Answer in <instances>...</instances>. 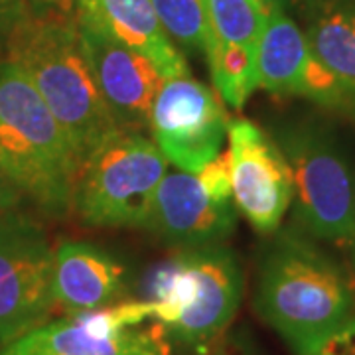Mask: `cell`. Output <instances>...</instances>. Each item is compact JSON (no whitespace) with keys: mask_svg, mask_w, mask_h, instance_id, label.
Returning <instances> with one entry per match:
<instances>
[{"mask_svg":"<svg viewBox=\"0 0 355 355\" xmlns=\"http://www.w3.org/2000/svg\"><path fill=\"white\" fill-rule=\"evenodd\" d=\"M292 178L294 225L345 249L355 231V160L331 114L292 111L268 123Z\"/></svg>","mask_w":355,"mask_h":355,"instance_id":"cell-3","label":"cell"},{"mask_svg":"<svg viewBox=\"0 0 355 355\" xmlns=\"http://www.w3.org/2000/svg\"><path fill=\"white\" fill-rule=\"evenodd\" d=\"M77 22L97 87L114 123L128 132H150L153 105L164 77L150 60L93 20L77 14Z\"/></svg>","mask_w":355,"mask_h":355,"instance_id":"cell-11","label":"cell"},{"mask_svg":"<svg viewBox=\"0 0 355 355\" xmlns=\"http://www.w3.org/2000/svg\"><path fill=\"white\" fill-rule=\"evenodd\" d=\"M211 30V51L205 60L221 101L241 109L259 89L257 50L266 22L259 0H203Z\"/></svg>","mask_w":355,"mask_h":355,"instance_id":"cell-13","label":"cell"},{"mask_svg":"<svg viewBox=\"0 0 355 355\" xmlns=\"http://www.w3.org/2000/svg\"><path fill=\"white\" fill-rule=\"evenodd\" d=\"M24 10L26 0H0V60L6 53L8 40L20 18L24 16Z\"/></svg>","mask_w":355,"mask_h":355,"instance_id":"cell-19","label":"cell"},{"mask_svg":"<svg viewBox=\"0 0 355 355\" xmlns=\"http://www.w3.org/2000/svg\"><path fill=\"white\" fill-rule=\"evenodd\" d=\"M22 202H26L22 191L12 184V180L0 172V219L12 211H18Z\"/></svg>","mask_w":355,"mask_h":355,"instance_id":"cell-21","label":"cell"},{"mask_svg":"<svg viewBox=\"0 0 355 355\" xmlns=\"http://www.w3.org/2000/svg\"><path fill=\"white\" fill-rule=\"evenodd\" d=\"M150 4L180 50L207 60L214 38L203 0H150Z\"/></svg>","mask_w":355,"mask_h":355,"instance_id":"cell-17","label":"cell"},{"mask_svg":"<svg viewBox=\"0 0 355 355\" xmlns=\"http://www.w3.org/2000/svg\"><path fill=\"white\" fill-rule=\"evenodd\" d=\"M53 253L55 308H60L64 316L109 308L127 298L125 268L99 245L64 239Z\"/></svg>","mask_w":355,"mask_h":355,"instance_id":"cell-14","label":"cell"},{"mask_svg":"<svg viewBox=\"0 0 355 355\" xmlns=\"http://www.w3.org/2000/svg\"><path fill=\"white\" fill-rule=\"evenodd\" d=\"M227 139L233 202L251 227L268 237L291 211V170L268 130L253 121H231Z\"/></svg>","mask_w":355,"mask_h":355,"instance_id":"cell-9","label":"cell"},{"mask_svg":"<svg viewBox=\"0 0 355 355\" xmlns=\"http://www.w3.org/2000/svg\"><path fill=\"white\" fill-rule=\"evenodd\" d=\"M202 355H263L259 347L247 336V331H231L223 334L209 349H205Z\"/></svg>","mask_w":355,"mask_h":355,"instance_id":"cell-18","label":"cell"},{"mask_svg":"<svg viewBox=\"0 0 355 355\" xmlns=\"http://www.w3.org/2000/svg\"><path fill=\"white\" fill-rule=\"evenodd\" d=\"M168 170L150 137L119 130L79 168L71 214L91 227L142 229Z\"/></svg>","mask_w":355,"mask_h":355,"instance_id":"cell-6","label":"cell"},{"mask_svg":"<svg viewBox=\"0 0 355 355\" xmlns=\"http://www.w3.org/2000/svg\"><path fill=\"white\" fill-rule=\"evenodd\" d=\"M253 306L292 354L314 355L355 320V277L322 241L291 223L268 235Z\"/></svg>","mask_w":355,"mask_h":355,"instance_id":"cell-1","label":"cell"},{"mask_svg":"<svg viewBox=\"0 0 355 355\" xmlns=\"http://www.w3.org/2000/svg\"><path fill=\"white\" fill-rule=\"evenodd\" d=\"M229 123L221 97L190 73L162 81L150 132L168 164L196 174L223 150Z\"/></svg>","mask_w":355,"mask_h":355,"instance_id":"cell-8","label":"cell"},{"mask_svg":"<svg viewBox=\"0 0 355 355\" xmlns=\"http://www.w3.org/2000/svg\"><path fill=\"white\" fill-rule=\"evenodd\" d=\"M237 227V205L209 193L198 174L168 170L144 227L174 249L225 243Z\"/></svg>","mask_w":355,"mask_h":355,"instance_id":"cell-12","label":"cell"},{"mask_svg":"<svg viewBox=\"0 0 355 355\" xmlns=\"http://www.w3.org/2000/svg\"><path fill=\"white\" fill-rule=\"evenodd\" d=\"M0 355H170L158 330L127 328L116 306L48 320L0 347Z\"/></svg>","mask_w":355,"mask_h":355,"instance_id":"cell-10","label":"cell"},{"mask_svg":"<svg viewBox=\"0 0 355 355\" xmlns=\"http://www.w3.org/2000/svg\"><path fill=\"white\" fill-rule=\"evenodd\" d=\"M76 10L150 60L164 79L191 73L186 53L168 36L150 0H76Z\"/></svg>","mask_w":355,"mask_h":355,"instance_id":"cell-15","label":"cell"},{"mask_svg":"<svg viewBox=\"0 0 355 355\" xmlns=\"http://www.w3.org/2000/svg\"><path fill=\"white\" fill-rule=\"evenodd\" d=\"M245 277L225 243L178 249L150 282L154 322L162 336L203 354L227 334L239 312Z\"/></svg>","mask_w":355,"mask_h":355,"instance_id":"cell-5","label":"cell"},{"mask_svg":"<svg viewBox=\"0 0 355 355\" xmlns=\"http://www.w3.org/2000/svg\"><path fill=\"white\" fill-rule=\"evenodd\" d=\"M345 251H347V266H349V270L354 272L355 277V231L354 235H352V239H349V243L345 245Z\"/></svg>","mask_w":355,"mask_h":355,"instance_id":"cell-23","label":"cell"},{"mask_svg":"<svg viewBox=\"0 0 355 355\" xmlns=\"http://www.w3.org/2000/svg\"><path fill=\"white\" fill-rule=\"evenodd\" d=\"M266 10H288L291 12L292 8H296V4L300 0H259Z\"/></svg>","mask_w":355,"mask_h":355,"instance_id":"cell-22","label":"cell"},{"mask_svg":"<svg viewBox=\"0 0 355 355\" xmlns=\"http://www.w3.org/2000/svg\"><path fill=\"white\" fill-rule=\"evenodd\" d=\"M55 253L38 221L20 209L0 219V347L55 310Z\"/></svg>","mask_w":355,"mask_h":355,"instance_id":"cell-7","label":"cell"},{"mask_svg":"<svg viewBox=\"0 0 355 355\" xmlns=\"http://www.w3.org/2000/svg\"><path fill=\"white\" fill-rule=\"evenodd\" d=\"M42 2H51V4H76V0H42Z\"/></svg>","mask_w":355,"mask_h":355,"instance_id":"cell-24","label":"cell"},{"mask_svg":"<svg viewBox=\"0 0 355 355\" xmlns=\"http://www.w3.org/2000/svg\"><path fill=\"white\" fill-rule=\"evenodd\" d=\"M4 58L38 89L81 164L121 130L97 87L76 4L26 0L24 16L14 28Z\"/></svg>","mask_w":355,"mask_h":355,"instance_id":"cell-2","label":"cell"},{"mask_svg":"<svg viewBox=\"0 0 355 355\" xmlns=\"http://www.w3.org/2000/svg\"><path fill=\"white\" fill-rule=\"evenodd\" d=\"M296 8L318 62L355 93V0H300Z\"/></svg>","mask_w":355,"mask_h":355,"instance_id":"cell-16","label":"cell"},{"mask_svg":"<svg viewBox=\"0 0 355 355\" xmlns=\"http://www.w3.org/2000/svg\"><path fill=\"white\" fill-rule=\"evenodd\" d=\"M79 156L38 89L10 60H0V172L40 214H71Z\"/></svg>","mask_w":355,"mask_h":355,"instance_id":"cell-4","label":"cell"},{"mask_svg":"<svg viewBox=\"0 0 355 355\" xmlns=\"http://www.w3.org/2000/svg\"><path fill=\"white\" fill-rule=\"evenodd\" d=\"M314 355H355V320L322 343Z\"/></svg>","mask_w":355,"mask_h":355,"instance_id":"cell-20","label":"cell"}]
</instances>
